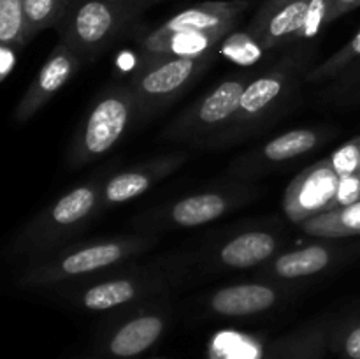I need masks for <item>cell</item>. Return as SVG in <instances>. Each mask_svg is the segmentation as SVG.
<instances>
[{
  "label": "cell",
  "instance_id": "cell-1",
  "mask_svg": "<svg viewBox=\"0 0 360 359\" xmlns=\"http://www.w3.org/2000/svg\"><path fill=\"white\" fill-rule=\"evenodd\" d=\"M186 267L185 256H171L146 266H120L62 289L77 308L112 312L157 301L185 278Z\"/></svg>",
  "mask_w": 360,
  "mask_h": 359
},
{
  "label": "cell",
  "instance_id": "cell-2",
  "mask_svg": "<svg viewBox=\"0 0 360 359\" xmlns=\"http://www.w3.org/2000/svg\"><path fill=\"white\" fill-rule=\"evenodd\" d=\"M155 243L157 239L151 234H136L90 239L65 246L35 259L18 277V284L25 289H53L77 284L125 266L148 252Z\"/></svg>",
  "mask_w": 360,
  "mask_h": 359
},
{
  "label": "cell",
  "instance_id": "cell-3",
  "mask_svg": "<svg viewBox=\"0 0 360 359\" xmlns=\"http://www.w3.org/2000/svg\"><path fill=\"white\" fill-rule=\"evenodd\" d=\"M311 49L302 48L283 56L266 73L252 77L243 92L238 113L227 129L221 130L207 146H225L252 136L257 129L266 125L274 115L281 111L288 99L311 70Z\"/></svg>",
  "mask_w": 360,
  "mask_h": 359
},
{
  "label": "cell",
  "instance_id": "cell-4",
  "mask_svg": "<svg viewBox=\"0 0 360 359\" xmlns=\"http://www.w3.org/2000/svg\"><path fill=\"white\" fill-rule=\"evenodd\" d=\"M102 187L104 178L79 183L39 211L13 239L11 256L35 260L62 248L104 208Z\"/></svg>",
  "mask_w": 360,
  "mask_h": 359
},
{
  "label": "cell",
  "instance_id": "cell-5",
  "mask_svg": "<svg viewBox=\"0 0 360 359\" xmlns=\"http://www.w3.org/2000/svg\"><path fill=\"white\" fill-rule=\"evenodd\" d=\"M134 122H137V102L129 83L102 90L74 134L67 165L77 169L111 151Z\"/></svg>",
  "mask_w": 360,
  "mask_h": 359
},
{
  "label": "cell",
  "instance_id": "cell-6",
  "mask_svg": "<svg viewBox=\"0 0 360 359\" xmlns=\"http://www.w3.org/2000/svg\"><path fill=\"white\" fill-rule=\"evenodd\" d=\"M139 14L129 0H70L55 30L60 42L88 63L118 41Z\"/></svg>",
  "mask_w": 360,
  "mask_h": 359
},
{
  "label": "cell",
  "instance_id": "cell-7",
  "mask_svg": "<svg viewBox=\"0 0 360 359\" xmlns=\"http://www.w3.org/2000/svg\"><path fill=\"white\" fill-rule=\"evenodd\" d=\"M213 55L178 56L143 51L129 77L137 102V122L178 101L210 67Z\"/></svg>",
  "mask_w": 360,
  "mask_h": 359
},
{
  "label": "cell",
  "instance_id": "cell-8",
  "mask_svg": "<svg viewBox=\"0 0 360 359\" xmlns=\"http://www.w3.org/2000/svg\"><path fill=\"white\" fill-rule=\"evenodd\" d=\"M329 23V0H264L246 35L262 49H274L309 41Z\"/></svg>",
  "mask_w": 360,
  "mask_h": 359
},
{
  "label": "cell",
  "instance_id": "cell-9",
  "mask_svg": "<svg viewBox=\"0 0 360 359\" xmlns=\"http://www.w3.org/2000/svg\"><path fill=\"white\" fill-rule=\"evenodd\" d=\"M248 81L250 77L245 74L224 80L179 113L162 137L179 143L207 144L232 122Z\"/></svg>",
  "mask_w": 360,
  "mask_h": 359
},
{
  "label": "cell",
  "instance_id": "cell-10",
  "mask_svg": "<svg viewBox=\"0 0 360 359\" xmlns=\"http://www.w3.org/2000/svg\"><path fill=\"white\" fill-rule=\"evenodd\" d=\"M255 196L252 187H229L181 197L167 206L144 215L137 225L153 229H188L218 220L229 211L248 203Z\"/></svg>",
  "mask_w": 360,
  "mask_h": 359
},
{
  "label": "cell",
  "instance_id": "cell-11",
  "mask_svg": "<svg viewBox=\"0 0 360 359\" xmlns=\"http://www.w3.org/2000/svg\"><path fill=\"white\" fill-rule=\"evenodd\" d=\"M169 322V306L158 299L134 306L129 315L116 320L105 333L102 351L116 359H132L144 354L164 336Z\"/></svg>",
  "mask_w": 360,
  "mask_h": 359
},
{
  "label": "cell",
  "instance_id": "cell-12",
  "mask_svg": "<svg viewBox=\"0 0 360 359\" xmlns=\"http://www.w3.org/2000/svg\"><path fill=\"white\" fill-rule=\"evenodd\" d=\"M341 176L329 158L315 162L299 172L283 194V211L290 222L301 225L333 208Z\"/></svg>",
  "mask_w": 360,
  "mask_h": 359
},
{
  "label": "cell",
  "instance_id": "cell-13",
  "mask_svg": "<svg viewBox=\"0 0 360 359\" xmlns=\"http://www.w3.org/2000/svg\"><path fill=\"white\" fill-rule=\"evenodd\" d=\"M84 65L81 56H77L69 46L58 44L51 49L46 62L39 69L37 76L34 77L28 88L25 90L23 97L20 99L14 108L13 120L16 123H25L34 118L67 83L74 77V74Z\"/></svg>",
  "mask_w": 360,
  "mask_h": 359
},
{
  "label": "cell",
  "instance_id": "cell-14",
  "mask_svg": "<svg viewBox=\"0 0 360 359\" xmlns=\"http://www.w3.org/2000/svg\"><path fill=\"white\" fill-rule=\"evenodd\" d=\"M288 287L278 282H241L217 289L204 299L210 313L227 319H241L276 308Z\"/></svg>",
  "mask_w": 360,
  "mask_h": 359
},
{
  "label": "cell",
  "instance_id": "cell-15",
  "mask_svg": "<svg viewBox=\"0 0 360 359\" xmlns=\"http://www.w3.org/2000/svg\"><path fill=\"white\" fill-rule=\"evenodd\" d=\"M329 139L330 130L322 129V127H302V129L287 130L274 139L267 141L252 153L239 158L232 165V171L238 175L266 171L269 165H280L295 160V158L316 150Z\"/></svg>",
  "mask_w": 360,
  "mask_h": 359
},
{
  "label": "cell",
  "instance_id": "cell-16",
  "mask_svg": "<svg viewBox=\"0 0 360 359\" xmlns=\"http://www.w3.org/2000/svg\"><path fill=\"white\" fill-rule=\"evenodd\" d=\"M185 160L186 157L181 153L162 155V157L150 158V160L134 164L123 171L115 172L104 180L102 204L104 208L118 206V204L129 203V201L143 196L169 175L178 171Z\"/></svg>",
  "mask_w": 360,
  "mask_h": 359
},
{
  "label": "cell",
  "instance_id": "cell-17",
  "mask_svg": "<svg viewBox=\"0 0 360 359\" xmlns=\"http://www.w3.org/2000/svg\"><path fill=\"white\" fill-rule=\"evenodd\" d=\"M248 6L250 0L200 2L174 14L150 34L157 37L181 34V32H229L231 34Z\"/></svg>",
  "mask_w": 360,
  "mask_h": 359
},
{
  "label": "cell",
  "instance_id": "cell-18",
  "mask_svg": "<svg viewBox=\"0 0 360 359\" xmlns=\"http://www.w3.org/2000/svg\"><path fill=\"white\" fill-rule=\"evenodd\" d=\"M280 236L271 231H246L221 243L214 252V260L224 270H250L264 266L280 248Z\"/></svg>",
  "mask_w": 360,
  "mask_h": 359
},
{
  "label": "cell",
  "instance_id": "cell-19",
  "mask_svg": "<svg viewBox=\"0 0 360 359\" xmlns=\"http://www.w3.org/2000/svg\"><path fill=\"white\" fill-rule=\"evenodd\" d=\"M333 320L329 317L309 320L271 341L260 359H323L330 347Z\"/></svg>",
  "mask_w": 360,
  "mask_h": 359
},
{
  "label": "cell",
  "instance_id": "cell-20",
  "mask_svg": "<svg viewBox=\"0 0 360 359\" xmlns=\"http://www.w3.org/2000/svg\"><path fill=\"white\" fill-rule=\"evenodd\" d=\"M340 250L326 243H313L301 248L281 252L264 264L262 275H267L278 282L315 277L333 266Z\"/></svg>",
  "mask_w": 360,
  "mask_h": 359
},
{
  "label": "cell",
  "instance_id": "cell-21",
  "mask_svg": "<svg viewBox=\"0 0 360 359\" xmlns=\"http://www.w3.org/2000/svg\"><path fill=\"white\" fill-rule=\"evenodd\" d=\"M301 229L306 234L326 239L360 236V201L350 206L336 208L316 215L301 224Z\"/></svg>",
  "mask_w": 360,
  "mask_h": 359
},
{
  "label": "cell",
  "instance_id": "cell-22",
  "mask_svg": "<svg viewBox=\"0 0 360 359\" xmlns=\"http://www.w3.org/2000/svg\"><path fill=\"white\" fill-rule=\"evenodd\" d=\"M70 0H23L28 41L48 28H56L69 9Z\"/></svg>",
  "mask_w": 360,
  "mask_h": 359
},
{
  "label": "cell",
  "instance_id": "cell-23",
  "mask_svg": "<svg viewBox=\"0 0 360 359\" xmlns=\"http://www.w3.org/2000/svg\"><path fill=\"white\" fill-rule=\"evenodd\" d=\"M27 42L23 0H0V44L21 49Z\"/></svg>",
  "mask_w": 360,
  "mask_h": 359
},
{
  "label": "cell",
  "instance_id": "cell-24",
  "mask_svg": "<svg viewBox=\"0 0 360 359\" xmlns=\"http://www.w3.org/2000/svg\"><path fill=\"white\" fill-rule=\"evenodd\" d=\"M360 60V30L341 49H338L334 55H330L326 62L320 65H313L311 70L306 76L309 83H327L334 77L340 76L341 73L354 65Z\"/></svg>",
  "mask_w": 360,
  "mask_h": 359
},
{
  "label": "cell",
  "instance_id": "cell-25",
  "mask_svg": "<svg viewBox=\"0 0 360 359\" xmlns=\"http://www.w3.org/2000/svg\"><path fill=\"white\" fill-rule=\"evenodd\" d=\"M323 99L336 104H354L360 101V60L330 81Z\"/></svg>",
  "mask_w": 360,
  "mask_h": 359
},
{
  "label": "cell",
  "instance_id": "cell-26",
  "mask_svg": "<svg viewBox=\"0 0 360 359\" xmlns=\"http://www.w3.org/2000/svg\"><path fill=\"white\" fill-rule=\"evenodd\" d=\"M330 348L343 359H360V317L333 327Z\"/></svg>",
  "mask_w": 360,
  "mask_h": 359
},
{
  "label": "cell",
  "instance_id": "cell-27",
  "mask_svg": "<svg viewBox=\"0 0 360 359\" xmlns=\"http://www.w3.org/2000/svg\"><path fill=\"white\" fill-rule=\"evenodd\" d=\"M330 165L340 176L355 175L360 169V136L341 144L329 157Z\"/></svg>",
  "mask_w": 360,
  "mask_h": 359
},
{
  "label": "cell",
  "instance_id": "cell-28",
  "mask_svg": "<svg viewBox=\"0 0 360 359\" xmlns=\"http://www.w3.org/2000/svg\"><path fill=\"white\" fill-rule=\"evenodd\" d=\"M359 201H360V172L341 176L340 187H338V194L336 197H334V203L330 210L350 206V204L359 203Z\"/></svg>",
  "mask_w": 360,
  "mask_h": 359
},
{
  "label": "cell",
  "instance_id": "cell-29",
  "mask_svg": "<svg viewBox=\"0 0 360 359\" xmlns=\"http://www.w3.org/2000/svg\"><path fill=\"white\" fill-rule=\"evenodd\" d=\"M16 51L18 49L11 48V46L0 44V77H2V81L7 80L14 63H16Z\"/></svg>",
  "mask_w": 360,
  "mask_h": 359
},
{
  "label": "cell",
  "instance_id": "cell-30",
  "mask_svg": "<svg viewBox=\"0 0 360 359\" xmlns=\"http://www.w3.org/2000/svg\"><path fill=\"white\" fill-rule=\"evenodd\" d=\"M360 6V0H329V18L330 23L343 14L350 13V11L357 9Z\"/></svg>",
  "mask_w": 360,
  "mask_h": 359
},
{
  "label": "cell",
  "instance_id": "cell-31",
  "mask_svg": "<svg viewBox=\"0 0 360 359\" xmlns=\"http://www.w3.org/2000/svg\"><path fill=\"white\" fill-rule=\"evenodd\" d=\"M160 2H164V0H141L139 7H141V11H144V9H146V7L155 6V4H160Z\"/></svg>",
  "mask_w": 360,
  "mask_h": 359
},
{
  "label": "cell",
  "instance_id": "cell-32",
  "mask_svg": "<svg viewBox=\"0 0 360 359\" xmlns=\"http://www.w3.org/2000/svg\"><path fill=\"white\" fill-rule=\"evenodd\" d=\"M129 2H130V4H132V6H134V7H136V9H137V11H139V13H143V11H141V7H139V2H141V0H129Z\"/></svg>",
  "mask_w": 360,
  "mask_h": 359
},
{
  "label": "cell",
  "instance_id": "cell-33",
  "mask_svg": "<svg viewBox=\"0 0 360 359\" xmlns=\"http://www.w3.org/2000/svg\"><path fill=\"white\" fill-rule=\"evenodd\" d=\"M359 172H360V169H359Z\"/></svg>",
  "mask_w": 360,
  "mask_h": 359
}]
</instances>
